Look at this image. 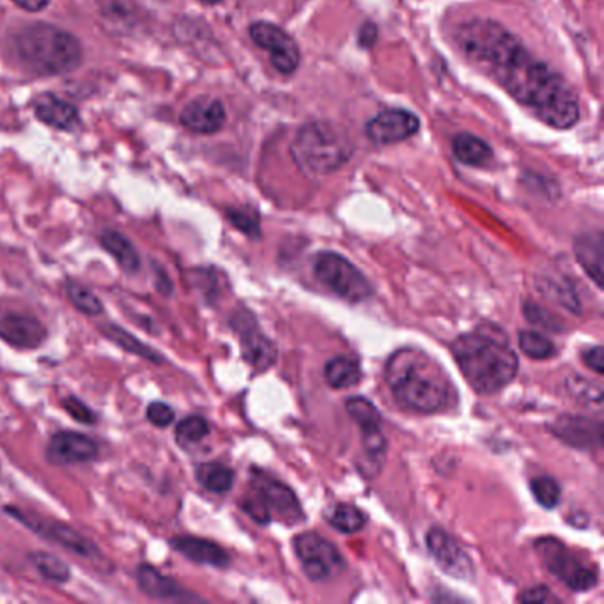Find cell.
I'll use <instances>...</instances> for the list:
<instances>
[{"label":"cell","instance_id":"cell-1","mask_svg":"<svg viewBox=\"0 0 604 604\" xmlns=\"http://www.w3.org/2000/svg\"><path fill=\"white\" fill-rule=\"evenodd\" d=\"M463 54L495 78L514 100L543 123L569 130L580 119V101L566 78L535 59L514 34L486 18H473L456 32Z\"/></svg>","mask_w":604,"mask_h":604},{"label":"cell","instance_id":"cell-2","mask_svg":"<svg viewBox=\"0 0 604 604\" xmlns=\"http://www.w3.org/2000/svg\"><path fill=\"white\" fill-rule=\"evenodd\" d=\"M385 378L395 401L415 413H440L450 408L456 397L449 376L420 349L395 351L388 358Z\"/></svg>","mask_w":604,"mask_h":604},{"label":"cell","instance_id":"cell-3","mask_svg":"<svg viewBox=\"0 0 604 604\" xmlns=\"http://www.w3.org/2000/svg\"><path fill=\"white\" fill-rule=\"evenodd\" d=\"M452 355L468 385L479 394H496L518 372V357L498 326L484 325L452 342Z\"/></svg>","mask_w":604,"mask_h":604},{"label":"cell","instance_id":"cell-4","mask_svg":"<svg viewBox=\"0 0 604 604\" xmlns=\"http://www.w3.org/2000/svg\"><path fill=\"white\" fill-rule=\"evenodd\" d=\"M16 61L25 70L54 77L77 70L84 59L82 45L73 34L48 24H32L15 36Z\"/></svg>","mask_w":604,"mask_h":604},{"label":"cell","instance_id":"cell-5","mask_svg":"<svg viewBox=\"0 0 604 604\" xmlns=\"http://www.w3.org/2000/svg\"><path fill=\"white\" fill-rule=\"evenodd\" d=\"M353 142L341 128L328 121L303 124L291 144L296 165L309 174H332L353 156Z\"/></svg>","mask_w":604,"mask_h":604},{"label":"cell","instance_id":"cell-6","mask_svg":"<svg viewBox=\"0 0 604 604\" xmlns=\"http://www.w3.org/2000/svg\"><path fill=\"white\" fill-rule=\"evenodd\" d=\"M241 509L261 525H268L272 519L296 525L305 518L295 491L259 472L250 479L248 493L241 498Z\"/></svg>","mask_w":604,"mask_h":604},{"label":"cell","instance_id":"cell-7","mask_svg":"<svg viewBox=\"0 0 604 604\" xmlns=\"http://www.w3.org/2000/svg\"><path fill=\"white\" fill-rule=\"evenodd\" d=\"M6 512L9 516H13L20 525H24L27 530H31L32 534L38 535L50 544L59 546L71 555L84 558V560L93 562V564L103 562V553L98 550V546L91 539H87V537L80 534L78 530L70 527L68 523L41 516L38 512L25 511V509H20L16 505L6 507Z\"/></svg>","mask_w":604,"mask_h":604},{"label":"cell","instance_id":"cell-8","mask_svg":"<svg viewBox=\"0 0 604 604\" xmlns=\"http://www.w3.org/2000/svg\"><path fill=\"white\" fill-rule=\"evenodd\" d=\"M314 273L319 282L332 293L351 303L365 302L372 296V286L357 266L346 257L323 252L316 257Z\"/></svg>","mask_w":604,"mask_h":604},{"label":"cell","instance_id":"cell-9","mask_svg":"<svg viewBox=\"0 0 604 604\" xmlns=\"http://www.w3.org/2000/svg\"><path fill=\"white\" fill-rule=\"evenodd\" d=\"M535 553L543 560L544 567L555 578L562 581L567 589L574 592H587L597 585V573L592 567L581 564L578 557L567 550L564 544L553 539L543 537L534 544Z\"/></svg>","mask_w":604,"mask_h":604},{"label":"cell","instance_id":"cell-10","mask_svg":"<svg viewBox=\"0 0 604 604\" xmlns=\"http://www.w3.org/2000/svg\"><path fill=\"white\" fill-rule=\"evenodd\" d=\"M295 551L302 560L303 571L312 581L330 580L344 569V558L339 550L318 534L298 535Z\"/></svg>","mask_w":604,"mask_h":604},{"label":"cell","instance_id":"cell-11","mask_svg":"<svg viewBox=\"0 0 604 604\" xmlns=\"http://www.w3.org/2000/svg\"><path fill=\"white\" fill-rule=\"evenodd\" d=\"M248 32L257 47L270 54L275 70L282 75L295 73L296 68L300 66V48L284 29L270 22H256L250 25Z\"/></svg>","mask_w":604,"mask_h":604},{"label":"cell","instance_id":"cell-12","mask_svg":"<svg viewBox=\"0 0 604 604\" xmlns=\"http://www.w3.org/2000/svg\"><path fill=\"white\" fill-rule=\"evenodd\" d=\"M233 328L240 335L241 353L256 371H268L277 360V348L264 335L256 319L248 310H240L233 316Z\"/></svg>","mask_w":604,"mask_h":604},{"label":"cell","instance_id":"cell-13","mask_svg":"<svg viewBox=\"0 0 604 604\" xmlns=\"http://www.w3.org/2000/svg\"><path fill=\"white\" fill-rule=\"evenodd\" d=\"M427 550L443 573H447L457 580H472V576L475 574L472 558L468 557L463 546L457 543L456 539L447 534L443 528L429 530Z\"/></svg>","mask_w":604,"mask_h":604},{"label":"cell","instance_id":"cell-14","mask_svg":"<svg viewBox=\"0 0 604 604\" xmlns=\"http://www.w3.org/2000/svg\"><path fill=\"white\" fill-rule=\"evenodd\" d=\"M420 132V119L410 110L388 109L365 124L367 137L378 146L403 142Z\"/></svg>","mask_w":604,"mask_h":604},{"label":"cell","instance_id":"cell-15","mask_svg":"<svg viewBox=\"0 0 604 604\" xmlns=\"http://www.w3.org/2000/svg\"><path fill=\"white\" fill-rule=\"evenodd\" d=\"M100 456V445L87 434L75 431L55 433L47 445V459L50 465H86Z\"/></svg>","mask_w":604,"mask_h":604},{"label":"cell","instance_id":"cell-16","mask_svg":"<svg viewBox=\"0 0 604 604\" xmlns=\"http://www.w3.org/2000/svg\"><path fill=\"white\" fill-rule=\"evenodd\" d=\"M550 429L553 436H557L560 442H564L574 449L589 450L603 447V422L601 420L576 417V415H562L551 424Z\"/></svg>","mask_w":604,"mask_h":604},{"label":"cell","instance_id":"cell-17","mask_svg":"<svg viewBox=\"0 0 604 604\" xmlns=\"http://www.w3.org/2000/svg\"><path fill=\"white\" fill-rule=\"evenodd\" d=\"M0 339L16 349H38L47 339V328L29 314L4 312L0 314Z\"/></svg>","mask_w":604,"mask_h":604},{"label":"cell","instance_id":"cell-18","mask_svg":"<svg viewBox=\"0 0 604 604\" xmlns=\"http://www.w3.org/2000/svg\"><path fill=\"white\" fill-rule=\"evenodd\" d=\"M179 121L190 132L201 135L217 133L225 124L224 105L215 98H197L186 105Z\"/></svg>","mask_w":604,"mask_h":604},{"label":"cell","instance_id":"cell-19","mask_svg":"<svg viewBox=\"0 0 604 604\" xmlns=\"http://www.w3.org/2000/svg\"><path fill=\"white\" fill-rule=\"evenodd\" d=\"M137 585L140 592H144L151 599L158 601H186V599H197L195 596H190L185 587H181L178 581L172 580L169 576H165L162 571H158L156 567L148 566V564H140L137 567Z\"/></svg>","mask_w":604,"mask_h":604},{"label":"cell","instance_id":"cell-20","mask_svg":"<svg viewBox=\"0 0 604 604\" xmlns=\"http://www.w3.org/2000/svg\"><path fill=\"white\" fill-rule=\"evenodd\" d=\"M171 546L174 551H178L179 555L192 560L194 564L211 567L229 566V555L225 553L224 548L208 539L192 537V535H179L172 539Z\"/></svg>","mask_w":604,"mask_h":604},{"label":"cell","instance_id":"cell-21","mask_svg":"<svg viewBox=\"0 0 604 604\" xmlns=\"http://www.w3.org/2000/svg\"><path fill=\"white\" fill-rule=\"evenodd\" d=\"M34 112L39 121H43L57 130H64V132L73 130L80 119L75 105L50 93L39 94L38 98L34 100Z\"/></svg>","mask_w":604,"mask_h":604},{"label":"cell","instance_id":"cell-22","mask_svg":"<svg viewBox=\"0 0 604 604\" xmlns=\"http://www.w3.org/2000/svg\"><path fill=\"white\" fill-rule=\"evenodd\" d=\"M574 256L581 268L596 282L597 287H603L604 279V236L597 233L581 234L574 240Z\"/></svg>","mask_w":604,"mask_h":604},{"label":"cell","instance_id":"cell-23","mask_svg":"<svg viewBox=\"0 0 604 604\" xmlns=\"http://www.w3.org/2000/svg\"><path fill=\"white\" fill-rule=\"evenodd\" d=\"M100 243L101 247L105 248L110 256L116 259L119 268L123 272L130 273V275L140 272L142 259H140L139 250L126 236L109 229V231L101 233Z\"/></svg>","mask_w":604,"mask_h":604},{"label":"cell","instance_id":"cell-24","mask_svg":"<svg viewBox=\"0 0 604 604\" xmlns=\"http://www.w3.org/2000/svg\"><path fill=\"white\" fill-rule=\"evenodd\" d=\"M100 330L105 339L114 342L116 346H119V348L126 351V353H130L133 357L144 358V360L153 362V364H162V362H165V358H163L156 349L151 348L146 342L137 339V337H135L133 333L128 332V330H124L123 326L107 323V325L101 326Z\"/></svg>","mask_w":604,"mask_h":604},{"label":"cell","instance_id":"cell-25","mask_svg":"<svg viewBox=\"0 0 604 604\" xmlns=\"http://www.w3.org/2000/svg\"><path fill=\"white\" fill-rule=\"evenodd\" d=\"M452 153L459 162L470 167H484L493 158V151L488 144L472 133L456 135L452 140Z\"/></svg>","mask_w":604,"mask_h":604},{"label":"cell","instance_id":"cell-26","mask_svg":"<svg viewBox=\"0 0 604 604\" xmlns=\"http://www.w3.org/2000/svg\"><path fill=\"white\" fill-rule=\"evenodd\" d=\"M325 380L328 385L337 390L357 387L362 381V369L355 358L335 357L325 365Z\"/></svg>","mask_w":604,"mask_h":604},{"label":"cell","instance_id":"cell-27","mask_svg":"<svg viewBox=\"0 0 604 604\" xmlns=\"http://www.w3.org/2000/svg\"><path fill=\"white\" fill-rule=\"evenodd\" d=\"M29 564L38 571L43 578L57 585L68 583L71 580V569L61 558L55 557L54 553L48 551H32L27 555Z\"/></svg>","mask_w":604,"mask_h":604},{"label":"cell","instance_id":"cell-28","mask_svg":"<svg viewBox=\"0 0 604 604\" xmlns=\"http://www.w3.org/2000/svg\"><path fill=\"white\" fill-rule=\"evenodd\" d=\"M197 481L210 493L222 495L233 488L234 472L222 463H204L197 468Z\"/></svg>","mask_w":604,"mask_h":604},{"label":"cell","instance_id":"cell-29","mask_svg":"<svg viewBox=\"0 0 604 604\" xmlns=\"http://www.w3.org/2000/svg\"><path fill=\"white\" fill-rule=\"evenodd\" d=\"M346 410H348L349 417L355 420V424L360 427L362 434L380 431V411L372 406L371 401H367L364 397H351L346 403Z\"/></svg>","mask_w":604,"mask_h":604},{"label":"cell","instance_id":"cell-30","mask_svg":"<svg viewBox=\"0 0 604 604\" xmlns=\"http://www.w3.org/2000/svg\"><path fill=\"white\" fill-rule=\"evenodd\" d=\"M66 296L78 312L86 314L89 318H96L103 312V302L100 298L94 295L89 287L80 284L77 280L66 282Z\"/></svg>","mask_w":604,"mask_h":604},{"label":"cell","instance_id":"cell-31","mask_svg":"<svg viewBox=\"0 0 604 604\" xmlns=\"http://www.w3.org/2000/svg\"><path fill=\"white\" fill-rule=\"evenodd\" d=\"M210 434V424L204 417L192 415L181 420L176 426V443L183 449L192 447L195 443L202 442Z\"/></svg>","mask_w":604,"mask_h":604},{"label":"cell","instance_id":"cell-32","mask_svg":"<svg viewBox=\"0 0 604 604\" xmlns=\"http://www.w3.org/2000/svg\"><path fill=\"white\" fill-rule=\"evenodd\" d=\"M519 348L532 360H548L555 355V344L548 337L532 330L519 333Z\"/></svg>","mask_w":604,"mask_h":604},{"label":"cell","instance_id":"cell-33","mask_svg":"<svg viewBox=\"0 0 604 604\" xmlns=\"http://www.w3.org/2000/svg\"><path fill=\"white\" fill-rule=\"evenodd\" d=\"M330 525L342 534H355L365 525V514L355 505L342 504L332 512Z\"/></svg>","mask_w":604,"mask_h":604},{"label":"cell","instance_id":"cell-34","mask_svg":"<svg viewBox=\"0 0 604 604\" xmlns=\"http://www.w3.org/2000/svg\"><path fill=\"white\" fill-rule=\"evenodd\" d=\"M530 488H532L535 500L539 502V505H543L544 509H555L560 502V486L551 477H537L530 482Z\"/></svg>","mask_w":604,"mask_h":604},{"label":"cell","instance_id":"cell-35","mask_svg":"<svg viewBox=\"0 0 604 604\" xmlns=\"http://www.w3.org/2000/svg\"><path fill=\"white\" fill-rule=\"evenodd\" d=\"M567 390L573 397L585 403H601L603 401V387L594 381L585 380L583 376H573L567 381Z\"/></svg>","mask_w":604,"mask_h":604},{"label":"cell","instance_id":"cell-36","mask_svg":"<svg viewBox=\"0 0 604 604\" xmlns=\"http://www.w3.org/2000/svg\"><path fill=\"white\" fill-rule=\"evenodd\" d=\"M227 218L231 220V224L240 229L241 233L247 236H259V218L256 213L248 210H227Z\"/></svg>","mask_w":604,"mask_h":604},{"label":"cell","instance_id":"cell-37","mask_svg":"<svg viewBox=\"0 0 604 604\" xmlns=\"http://www.w3.org/2000/svg\"><path fill=\"white\" fill-rule=\"evenodd\" d=\"M62 408L70 413L73 419L80 422V424H89V426H94L96 424V420H98V415L94 413L86 403H82L78 397H66V399H62Z\"/></svg>","mask_w":604,"mask_h":604},{"label":"cell","instance_id":"cell-38","mask_svg":"<svg viewBox=\"0 0 604 604\" xmlns=\"http://www.w3.org/2000/svg\"><path fill=\"white\" fill-rule=\"evenodd\" d=\"M146 417H148L149 424L163 429V427L172 426V422L176 419V413L169 404L163 403V401H155V403L149 404Z\"/></svg>","mask_w":604,"mask_h":604},{"label":"cell","instance_id":"cell-39","mask_svg":"<svg viewBox=\"0 0 604 604\" xmlns=\"http://www.w3.org/2000/svg\"><path fill=\"white\" fill-rule=\"evenodd\" d=\"M525 316H527V319L530 321V323L543 326V328L550 330V332H558V330H560V323H558V319L555 318V316H551L548 310L541 309L539 305L527 303V307H525Z\"/></svg>","mask_w":604,"mask_h":604},{"label":"cell","instance_id":"cell-40","mask_svg":"<svg viewBox=\"0 0 604 604\" xmlns=\"http://www.w3.org/2000/svg\"><path fill=\"white\" fill-rule=\"evenodd\" d=\"M519 601L523 603H557V597L551 594L550 589L546 587H535V589H528L519 596Z\"/></svg>","mask_w":604,"mask_h":604},{"label":"cell","instance_id":"cell-41","mask_svg":"<svg viewBox=\"0 0 604 604\" xmlns=\"http://www.w3.org/2000/svg\"><path fill=\"white\" fill-rule=\"evenodd\" d=\"M583 362L587 364L589 369L596 372V374H604V349L603 346H594V348L587 349L583 353Z\"/></svg>","mask_w":604,"mask_h":604},{"label":"cell","instance_id":"cell-42","mask_svg":"<svg viewBox=\"0 0 604 604\" xmlns=\"http://www.w3.org/2000/svg\"><path fill=\"white\" fill-rule=\"evenodd\" d=\"M376 39H378V29L372 24L364 25L360 31V45L367 48L372 47L376 43Z\"/></svg>","mask_w":604,"mask_h":604},{"label":"cell","instance_id":"cell-43","mask_svg":"<svg viewBox=\"0 0 604 604\" xmlns=\"http://www.w3.org/2000/svg\"><path fill=\"white\" fill-rule=\"evenodd\" d=\"M13 2H15L18 8L29 11V13H38V11L47 8L48 4H50V0H13Z\"/></svg>","mask_w":604,"mask_h":604},{"label":"cell","instance_id":"cell-44","mask_svg":"<svg viewBox=\"0 0 604 604\" xmlns=\"http://www.w3.org/2000/svg\"><path fill=\"white\" fill-rule=\"evenodd\" d=\"M202 4H208V6H215V4H220L222 0H199Z\"/></svg>","mask_w":604,"mask_h":604}]
</instances>
